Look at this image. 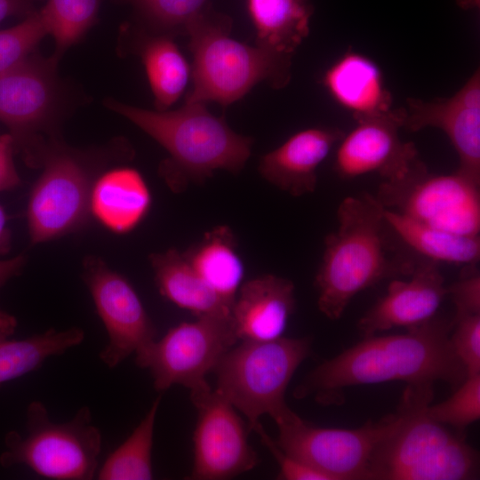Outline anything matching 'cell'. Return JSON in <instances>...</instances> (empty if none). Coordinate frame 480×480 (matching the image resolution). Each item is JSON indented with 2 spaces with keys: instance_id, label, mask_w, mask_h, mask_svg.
<instances>
[{
  "instance_id": "277c9868",
  "label": "cell",
  "mask_w": 480,
  "mask_h": 480,
  "mask_svg": "<svg viewBox=\"0 0 480 480\" xmlns=\"http://www.w3.org/2000/svg\"><path fill=\"white\" fill-rule=\"evenodd\" d=\"M433 397L434 383L407 384L398 406L402 422L372 455L368 480L476 477V451L428 416Z\"/></svg>"
},
{
  "instance_id": "d6986e66",
  "label": "cell",
  "mask_w": 480,
  "mask_h": 480,
  "mask_svg": "<svg viewBox=\"0 0 480 480\" xmlns=\"http://www.w3.org/2000/svg\"><path fill=\"white\" fill-rule=\"evenodd\" d=\"M343 136L341 130L331 127L300 131L264 155L259 172L266 180L292 196L312 193L317 183L318 166Z\"/></svg>"
},
{
  "instance_id": "9a60e30c",
  "label": "cell",
  "mask_w": 480,
  "mask_h": 480,
  "mask_svg": "<svg viewBox=\"0 0 480 480\" xmlns=\"http://www.w3.org/2000/svg\"><path fill=\"white\" fill-rule=\"evenodd\" d=\"M399 109L401 127L418 132L426 127L443 131L456 150L457 171L480 184V74L476 70L452 96L425 101L408 98Z\"/></svg>"
},
{
  "instance_id": "603a6c76",
  "label": "cell",
  "mask_w": 480,
  "mask_h": 480,
  "mask_svg": "<svg viewBox=\"0 0 480 480\" xmlns=\"http://www.w3.org/2000/svg\"><path fill=\"white\" fill-rule=\"evenodd\" d=\"M258 46L292 56L309 33L310 0H247Z\"/></svg>"
},
{
  "instance_id": "e0dca14e",
  "label": "cell",
  "mask_w": 480,
  "mask_h": 480,
  "mask_svg": "<svg viewBox=\"0 0 480 480\" xmlns=\"http://www.w3.org/2000/svg\"><path fill=\"white\" fill-rule=\"evenodd\" d=\"M407 280L396 279L380 299L357 322L365 337L396 327L407 329L435 317L447 295V287L434 261L413 266Z\"/></svg>"
},
{
  "instance_id": "74e56055",
  "label": "cell",
  "mask_w": 480,
  "mask_h": 480,
  "mask_svg": "<svg viewBox=\"0 0 480 480\" xmlns=\"http://www.w3.org/2000/svg\"><path fill=\"white\" fill-rule=\"evenodd\" d=\"M26 262L27 258L24 254L0 260V288L10 279L20 275Z\"/></svg>"
},
{
  "instance_id": "f546056e",
  "label": "cell",
  "mask_w": 480,
  "mask_h": 480,
  "mask_svg": "<svg viewBox=\"0 0 480 480\" xmlns=\"http://www.w3.org/2000/svg\"><path fill=\"white\" fill-rule=\"evenodd\" d=\"M133 7L156 34H185L188 24L207 5L208 0H116Z\"/></svg>"
},
{
  "instance_id": "60d3db41",
  "label": "cell",
  "mask_w": 480,
  "mask_h": 480,
  "mask_svg": "<svg viewBox=\"0 0 480 480\" xmlns=\"http://www.w3.org/2000/svg\"><path fill=\"white\" fill-rule=\"evenodd\" d=\"M460 3L461 4L462 6H465V5H471L472 6H476V3H478V0H460Z\"/></svg>"
},
{
  "instance_id": "ffe728a7",
  "label": "cell",
  "mask_w": 480,
  "mask_h": 480,
  "mask_svg": "<svg viewBox=\"0 0 480 480\" xmlns=\"http://www.w3.org/2000/svg\"><path fill=\"white\" fill-rule=\"evenodd\" d=\"M323 84L333 100L356 121L382 116L393 109L392 96L380 67L361 53H344L326 70Z\"/></svg>"
},
{
  "instance_id": "484cf974",
  "label": "cell",
  "mask_w": 480,
  "mask_h": 480,
  "mask_svg": "<svg viewBox=\"0 0 480 480\" xmlns=\"http://www.w3.org/2000/svg\"><path fill=\"white\" fill-rule=\"evenodd\" d=\"M134 48L144 65L157 110H166L188 84L191 69L186 59L169 35H140Z\"/></svg>"
},
{
  "instance_id": "836d02e7",
  "label": "cell",
  "mask_w": 480,
  "mask_h": 480,
  "mask_svg": "<svg viewBox=\"0 0 480 480\" xmlns=\"http://www.w3.org/2000/svg\"><path fill=\"white\" fill-rule=\"evenodd\" d=\"M460 279L447 287L455 306L454 319L480 314V275L476 266L465 267Z\"/></svg>"
},
{
  "instance_id": "5bb4252c",
  "label": "cell",
  "mask_w": 480,
  "mask_h": 480,
  "mask_svg": "<svg viewBox=\"0 0 480 480\" xmlns=\"http://www.w3.org/2000/svg\"><path fill=\"white\" fill-rule=\"evenodd\" d=\"M82 276L108 337L100 358L115 368L150 345L156 329L128 279L100 257H84Z\"/></svg>"
},
{
  "instance_id": "30bf717a",
  "label": "cell",
  "mask_w": 480,
  "mask_h": 480,
  "mask_svg": "<svg viewBox=\"0 0 480 480\" xmlns=\"http://www.w3.org/2000/svg\"><path fill=\"white\" fill-rule=\"evenodd\" d=\"M397 408L377 422L354 428H321L309 424L289 408L275 420L278 446L287 454L320 471L329 480L367 479L368 468L377 448L398 428Z\"/></svg>"
},
{
  "instance_id": "7c38bea8",
  "label": "cell",
  "mask_w": 480,
  "mask_h": 480,
  "mask_svg": "<svg viewBox=\"0 0 480 480\" xmlns=\"http://www.w3.org/2000/svg\"><path fill=\"white\" fill-rule=\"evenodd\" d=\"M480 184L456 171L429 173L420 161L404 178L383 181L376 198L386 208L420 223L465 236H479Z\"/></svg>"
},
{
  "instance_id": "d4e9b609",
  "label": "cell",
  "mask_w": 480,
  "mask_h": 480,
  "mask_svg": "<svg viewBox=\"0 0 480 480\" xmlns=\"http://www.w3.org/2000/svg\"><path fill=\"white\" fill-rule=\"evenodd\" d=\"M385 222L412 249L437 264L476 266L480 258L479 236H465L416 221L386 209Z\"/></svg>"
},
{
  "instance_id": "44dd1931",
  "label": "cell",
  "mask_w": 480,
  "mask_h": 480,
  "mask_svg": "<svg viewBox=\"0 0 480 480\" xmlns=\"http://www.w3.org/2000/svg\"><path fill=\"white\" fill-rule=\"evenodd\" d=\"M151 194L141 173L132 167L105 169L95 179L90 194V214L115 234L133 230L147 216Z\"/></svg>"
},
{
  "instance_id": "52a82bcc",
  "label": "cell",
  "mask_w": 480,
  "mask_h": 480,
  "mask_svg": "<svg viewBox=\"0 0 480 480\" xmlns=\"http://www.w3.org/2000/svg\"><path fill=\"white\" fill-rule=\"evenodd\" d=\"M310 338L280 337L239 340L215 370L218 394L243 413L248 429L269 415L274 421L288 411L284 395L298 367L311 354Z\"/></svg>"
},
{
  "instance_id": "4316f807",
  "label": "cell",
  "mask_w": 480,
  "mask_h": 480,
  "mask_svg": "<svg viewBox=\"0 0 480 480\" xmlns=\"http://www.w3.org/2000/svg\"><path fill=\"white\" fill-rule=\"evenodd\" d=\"M84 340V331L71 327L62 331L50 328L26 339L1 341L0 384L36 371L47 358L64 354Z\"/></svg>"
},
{
  "instance_id": "ac0fdd59",
  "label": "cell",
  "mask_w": 480,
  "mask_h": 480,
  "mask_svg": "<svg viewBox=\"0 0 480 480\" xmlns=\"http://www.w3.org/2000/svg\"><path fill=\"white\" fill-rule=\"evenodd\" d=\"M294 290L291 280L270 274L242 284L230 311L238 341L282 337L295 309Z\"/></svg>"
},
{
  "instance_id": "3957f363",
  "label": "cell",
  "mask_w": 480,
  "mask_h": 480,
  "mask_svg": "<svg viewBox=\"0 0 480 480\" xmlns=\"http://www.w3.org/2000/svg\"><path fill=\"white\" fill-rule=\"evenodd\" d=\"M384 206L369 194L348 196L337 211L338 228L324 241L315 278L317 307L331 320L343 315L352 299L382 279L410 275L413 265H397L385 252Z\"/></svg>"
},
{
  "instance_id": "7402d4cb",
  "label": "cell",
  "mask_w": 480,
  "mask_h": 480,
  "mask_svg": "<svg viewBox=\"0 0 480 480\" xmlns=\"http://www.w3.org/2000/svg\"><path fill=\"white\" fill-rule=\"evenodd\" d=\"M160 294L196 317L230 316L231 306L201 278L183 252L169 249L149 255Z\"/></svg>"
},
{
  "instance_id": "f35d334b",
  "label": "cell",
  "mask_w": 480,
  "mask_h": 480,
  "mask_svg": "<svg viewBox=\"0 0 480 480\" xmlns=\"http://www.w3.org/2000/svg\"><path fill=\"white\" fill-rule=\"evenodd\" d=\"M17 324L14 316L0 308V342L9 339L14 333Z\"/></svg>"
},
{
  "instance_id": "4fadbf2b",
  "label": "cell",
  "mask_w": 480,
  "mask_h": 480,
  "mask_svg": "<svg viewBox=\"0 0 480 480\" xmlns=\"http://www.w3.org/2000/svg\"><path fill=\"white\" fill-rule=\"evenodd\" d=\"M197 412L193 435L190 479L223 480L253 469L259 463L248 441V426L237 410L209 384L190 390Z\"/></svg>"
},
{
  "instance_id": "9c48e42d",
  "label": "cell",
  "mask_w": 480,
  "mask_h": 480,
  "mask_svg": "<svg viewBox=\"0 0 480 480\" xmlns=\"http://www.w3.org/2000/svg\"><path fill=\"white\" fill-rule=\"evenodd\" d=\"M58 62L32 52L0 72V122L8 128L16 153L31 168H39L49 139L59 135L64 91Z\"/></svg>"
},
{
  "instance_id": "ab89813d",
  "label": "cell",
  "mask_w": 480,
  "mask_h": 480,
  "mask_svg": "<svg viewBox=\"0 0 480 480\" xmlns=\"http://www.w3.org/2000/svg\"><path fill=\"white\" fill-rule=\"evenodd\" d=\"M11 241V231L7 227V215L0 204V254L9 252Z\"/></svg>"
},
{
  "instance_id": "f1b7e54d",
  "label": "cell",
  "mask_w": 480,
  "mask_h": 480,
  "mask_svg": "<svg viewBox=\"0 0 480 480\" xmlns=\"http://www.w3.org/2000/svg\"><path fill=\"white\" fill-rule=\"evenodd\" d=\"M99 8L100 0H47L40 12L55 41L54 59L60 60L84 36L95 24Z\"/></svg>"
},
{
  "instance_id": "ba28073f",
  "label": "cell",
  "mask_w": 480,
  "mask_h": 480,
  "mask_svg": "<svg viewBox=\"0 0 480 480\" xmlns=\"http://www.w3.org/2000/svg\"><path fill=\"white\" fill-rule=\"evenodd\" d=\"M27 434L11 431L0 455L4 468L26 466L38 476L57 480H91L98 472L101 433L91 410L81 407L68 421L51 420L46 406L33 401L27 409Z\"/></svg>"
},
{
  "instance_id": "e575fe53",
  "label": "cell",
  "mask_w": 480,
  "mask_h": 480,
  "mask_svg": "<svg viewBox=\"0 0 480 480\" xmlns=\"http://www.w3.org/2000/svg\"><path fill=\"white\" fill-rule=\"evenodd\" d=\"M260 436L261 443L270 452L279 466L278 478L284 480H329L320 471L304 464L284 452L276 442L267 434L261 423L253 428Z\"/></svg>"
},
{
  "instance_id": "cb8c5ba5",
  "label": "cell",
  "mask_w": 480,
  "mask_h": 480,
  "mask_svg": "<svg viewBox=\"0 0 480 480\" xmlns=\"http://www.w3.org/2000/svg\"><path fill=\"white\" fill-rule=\"evenodd\" d=\"M183 253L206 284L232 307L242 284L244 265L231 229L216 227Z\"/></svg>"
},
{
  "instance_id": "8992f818",
  "label": "cell",
  "mask_w": 480,
  "mask_h": 480,
  "mask_svg": "<svg viewBox=\"0 0 480 480\" xmlns=\"http://www.w3.org/2000/svg\"><path fill=\"white\" fill-rule=\"evenodd\" d=\"M131 155L132 150L119 140L84 150L67 145L59 135L50 138L40 157L43 172L30 190L27 204L31 244L49 242L86 226L95 179L108 164Z\"/></svg>"
},
{
  "instance_id": "83f0119b",
  "label": "cell",
  "mask_w": 480,
  "mask_h": 480,
  "mask_svg": "<svg viewBox=\"0 0 480 480\" xmlns=\"http://www.w3.org/2000/svg\"><path fill=\"white\" fill-rule=\"evenodd\" d=\"M159 395L132 433L108 455L97 472L100 480H149L153 478L152 448Z\"/></svg>"
},
{
  "instance_id": "d590c367",
  "label": "cell",
  "mask_w": 480,
  "mask_h": 480,
  "mask_svg": "<svg viewBox=\"0 0 480 480\" xmlns=\"http://www.w3.org/2000/svg\"><path fill=\"white\" fill-rule=\"evenodd\" d=\"M15 153L12 137L9 133L0 134V192L14 189L21 184L14 164Z\"/></svg>"
},
{
  "instance_id": "d6a6232c",
  "label": "cell",
  "mask_w": 480,
  "mask_h": 480,
  "mask_svg": "<svg viewBox=\"0 0 480 480\" xmlns=\"http://www.w3.org/2000/svg\"><path fill=\"white\" fill-rule=\"evenodd\" d=\"M452 324L451 343L467 376L480 373V314L453 319Z\"/></svg>"
},
{
  "instance_id": "7a4b0ae2",
  "label": "cell",
  "mask_w": 480,
  "mask_h": 480,
  "mask_svg": "<svg viewBox=\"0 0 480 480\" xmlns=\"http://www.w3.org/2000/svg\"><path fill=\"white\" fill-rule=\"evenodd\" d=\"M104 103L166 149L169 156L160 163L158 172L174 193L189 183L204 182L217 170L238 173L251 155L252 139L232 131L205 103L185 102L173 111H151L113 99Z\"/></svg>"
},
{
  "instance_id": "2e32d148",
  "label": "cell",
  "mask_w": 480,
  "mask_h": 480,
  "mask_svg": "<svg viewBox=\"0 0 480 480\" xmlns=\"http://www.w3.org/2000/svg\"><path fill=\"white\" fill-rule=\"evenodd\" d=\"M357 125L340 140L334 168L340 177L353 179L378 173L385 181L404 178L420 162L412 142L403 141L399 109L356 121Z\"/></svg>"
},
{
  "instance_id": "6da1fadb",
  "label": "cell",
  "mask_w": 480,
  "mask_h": 480,
  "mask_svg": "<svg viewBox=\"0 0 480 480\" xmlns=\"http://www.w3.org/2000/svg\"><path fill=\"white\" fill-rule=\"evenodd\" d=\"M452 327V321L433 317L404 333L365 337L313 369L296 387L294 396H314L319 404H333L344 388L391 380H442L456 388L467 372L451 343Z\"/></svg>"
},
{
  "instance_id": "8d00e7d4",
  "label": "cell",
  "mask_w": 480,
  "mask_h": 480,
  "mask_svg": "<svg viewBox=\"0 0 480 480\" xmlns=\"http://www.w3.org/2000/svg\"><path fill=\"white\" fill-rule=\"evenodd\" d=\"M44 0H0V21L8 17L26 18L34 13L36 4Z\"/></svg>"
},
{
  "instance_id": "5b68a950",
  "label": "cell",
  "mask_w": 480,
  "mask_h": 480,
  "mask_svg": "<svg viewBox=\"0 0 480 480\" xmlns=\"http://www.w3.org/2000/svg\"><path fill=\"white\" fill-rule=\"evenodd\" d=\"M231 20L208 4L187 26L193 56V85L185 102L215 101L228 106L255 84L268 82L284 87L291 79L292 57L230 36Z\"/></svg>"
},
{
  "instance_id": "1f68e13d",
  "label": "cell",
  "mask_w": 480,
  "mask_h": 480,
  "mask_svg": "<svg viewBox=\"0 0 480 480\" xmlns=\"http://www.w3.org/2000/svg\"><path fill=\"white\" fill-rule=\"evenodd\" d=\"M46 35L47 28L39 10L20 23L0 30V72L34 52Z\"/></svg>"
},
{
  "instance_id": "8fae6325",
  "label": "cell",
  "mask_w": 480,
  "mask_h": 480,
  "mask_svg": "<svg viewBox=\"0 0 480 480\" xmlns=\"http://www.w3.org/2000/svg\"><path fill=\"white\" fill-rule=\"evenodd\" d=\"M237 342L231 315L198 316L155 340L135 355V363L149 371L160 393L173 385L193 390L209 384L206 376Z\"/></svg>"
},
{
  "instance_id": "4dcf8cb0",
  "label": "cell",
  "mask_w": 480,
  "mask_h": 480,
  "mask_svg": "<svg viewBox=\"0 0 480 480\" xmlns=\"http://www.w3.org/2000/svg\"><path fill=\"white\" fill-rule=\"evenodd\" d=\"M428 414L434 420L459 429L480 418V373L468 375L456 388L455 392L442 403L428 407Z\"/></svg>"
}]
</instances>
